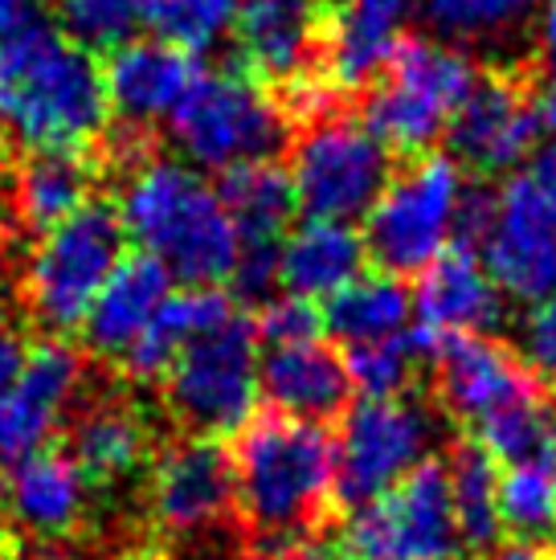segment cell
<instances>
[{
    "label": "cell",
    "instance_id": "ac0fdd59",
    "mask_svg": "<svg viewBox=\"0 0 556 560\" xmlns=\"http://www.w3.org/2000/svg\"><path fill=\"white\" fill-rule=\"evenodd\" d=\"M201 70L205 66L193 54L160 37H131L127 46L111 49L103 66L107 103L127 127H148L155 119H169Z\"/></svg>",
    "mask_w": 556,
    "mask_h": 560
},
{
    "label": "cell",
    "instance_id": "4316f807",
    "mask_svg": "<svg viewBox=\"0 0 556 560\" xmlns=\"http://www.w3.org/2000/svg\"><path fill=\"white\" fill-rule=\"evenodd\" d=\"M217 197L242 242H278L299 209L291 172L278 168L275 160H254V164L221 172Z\"/></svg>",
    "mask_w": 556,
    "mask_h": 560
},
{
    "label": "cell",
    "instance_id": "bcb514c9",
    "mask_svg": "<svg viewBox=\"0 0 556 560\" xmlns=\"http://www.w3.org/2000/svg\"><path fill=\"white\" fill-rule=\"evenodd\" d=\"M548 560H556V545H553V557H548Z\"/></svg>",
    "mask_w": 556,
    "mask_h": 560
},
{
    "label": "cell",
    "instance_id": "8992f818",
    "mask_svg": "<svg viewBox=\"0 0 556 560\" xmlns=\"http://www.w3.org/2000/svg\"><path fill=\"white\" fill-rule=\"evenodd\" d=\"M471 209L475 197L459 160L417 156L389 176L381 197L364 213L369 258L397 279L421 275L447 249H454V237L471 230Z\"/></svg>",
    "mask_w": 556,
    "mask_h": 560
},
{
    "label": "cell",
    "instance_id": "d6986e66",
    "mask_svg": "<svg viewBox=\"0 0 556 560\" xmlns=\"http://www.w3.org/2000/svg\"><path fill=\"white\" fill-rule=\"evenodd\" d=\"M417 0H332L324 30L327 74L344 91H360L385 74L402 49L405 21Z\"/></svg>",
    "mask_w": 556,
    "mask_h": 560
},
{
    "label": "cell",
    "instance_id": "7a4b0ae2",
    "mask_svg": "<svg viewBox=\"0 0 556 560\" xmlns=\"http://www.w3.org/2000/svg\"><path fill=\"white\" fill-rule=\"evenodd\" d=\"M127 237L188 287H217L233 275L242 237L201 172L181 160H139L119 201Z\"/></svg>",
    "mask_w": 556,
    "mask_h": 560
},
{
    "label": "cell",
    "instance_id": "ba28073f",
    "mask_svg": "<svg viewBox=\"0 0 556 560\" xmlns=\"http://www.w3.org/2000/svg\"><path fill=\"white\" fill-rule=\"evenodd\" d=\"M172 143L197 172H230L270 160L287 140V115L246 74L201 70L169 115Z\"/></svg>",
    "mask_w": 556,
    "mask_h": 560
},
{
    "label": "cell",
    "instance_id": "836d02e7",
    "mask_svg": "<svg viewBox=\"0 0 556 560\" xmlns=\"http://www.w3.org/2000/svg\"><path fill=\"white\" fill-rule=\"evenodd\" d=\"M58 30L86 54L127 46L143 25V0H54Z\"/></svg>",
    "mask_w": 556,
    "mask_h": 560
},
{
    "label": "cell",
    "instance_id": "52a82bcc",
    "mask_svg": "<svg viewBox=\"0 0 556 560\" xmlns=\"http://www.w3.org/2000/svg\"><path fill=\"white\" fill-rule=\"evenodd\" d=\"M475 82L479 74L463 46H450L442 37L402 42L364 103V124L389 152L426 156L442 136H450V124Z\"/></svg>",
    "mask_w": 556,
    "mask_h": 560
},
{
    "label": "cell",
    "instance_id": "83f0119b",
    "mask_svg": "<svg viewBox=\"0 0 556 560\" xmlns=\"http://www.w3.org/2000/svg\"><path fill=\"white\" fill-rule=\"evenodd\" d=\"M94 172L78 152H33L13 185L16 218L30 230H54L91 205Z\"/></svg>",
    "mask_w": 556,
    "mask_h": 560
},
{
    "label": "cell",
    "instance_id": "d6a6232c",
    "mask_svg": "<svg viewBox=\"0 0 556 560\" xmlns=\"http://www.w3.org/2000/svg\"><path fill=\"white\" fill-rule=\"evenodd\" d=\"M143 25L197 58L238 30V0H143Z\"/></svg>",
    "mask_w": 556,
    "mask_h": 560
},
{
    "label": "cell",
    "instance_id": "60d3db41",
    "mask_svg": "<svg viewBox=\"0 0 556 560\" xmlns=\"http://www.w3.org/2000/svg\"><path fill=\"white\" fill-rule=\"evenodd\" d=\"M42 0H0V37L21 33L25 25L42 21Z\"/></svg>",
    "mask_w": 556,
    "mask_h": 560
},
{
    "label": "cell",
    "instance_id": "e0dca14e",
    "mask_svg": "<svg viewBox=\"0 0 556 560\" xmlns=\"http://www.w3.org/2000/svg\"><path fill=\"white\" fill-rule=\"evenodd\" d=\"M233 503V458L213 438H193L160 454L152 475V515L169 532L213 528Z\"/></svg>",
    "mask_w": 556,
    "mask_h": 560
},
{
    "label": "cell",
    "instance_id": "ffe728a7",
    "mask_svg": "<svg viewBox=\"0 0 556 560\" xmlns=\"http://www.w3.org/2000/svg\"><path fill=\"white\" fill-rule=\"evenodd\" d=\"M172 275L169 266L131 249L119 258V266L111 270V279L103 282V291L94 295L91 312L82 319V336L91 343V352L107 360H124L127 348L143 336V327L152 324L155 312L164 307V299L172 295Z\"/></svg>",
    "mask_w": 556,
    "mask_h": 560
},
{
    "label": "cell",
    "instance_id": "44dd1931",
    "mask_svg": "<svg viewBox=\"0 0 556 560\" xmlns=\"http://www.w3.org/2000/svg\"><path fill=\"white\" fill-rule=\"evenodd\" d=\"M327 0H238V42L246 62L278 82H299L324 46Z\"/></svg>",
    "mask_w": 556,
    "mask_h": 560
},
{
    "label": "cell",
    "instance_id": "5b68a950",
    "mask_svg": "<svg viewBox=\"0 0 556 560\" xmlns=\"http://www.w3.org/2000/svg\"><path fill=\"white\" fill-rule=\"evenodd\" d=\"M471 234L508 299L536 303L556 295V140L508 172L495 197H475Z\"/></svg>",
    "mask_w": 556,
    "mask_h": 560
},
{
    "label": "cell",
    "instance_id": "d590c367",
    "mask_svg": "<svg viewBox=\"0 0 556 560\" xmlns=\"http://www.w3.org/2000/svg\"><path fill=\"white\" fill-rule=\"evenodd\" d=\"M516 343H520V364L528 373L556 385V295L528 303Z\"/></svg>",
    "mask_w": 556,
    "mask_h": 560
},
{
    "label": "cell",
    "instance_id": "8d00e7d4",
    "mask_svg": "<svg viewBox=\"0 0 556 560\" xmlns=\"http://www.w3.org/2000/svg\"><path fill=\"white\" fill-rule=\"evenodd\" d=\"M324 331V319L315 315L308 299L299 295H278L270 299L258 315V340L266 348H278V343H299V340H315Z\"/></svg>",
    "mask_w": 556,
    "mask_h": 560
},
{
    "label": "cell",
    "instance_id": "f1b7e54d",
    "mask_svg": "<svg viewBox=\"0 0 556 560\" xmlns=\"http://www.w3.org/2000/svg\"><path fill=\"white\" fill-rule=\"evenodd\" d=\"M148 454V425L131 405L99 401L82 409L70 430V458L86 479H124Z\"/></svg>",
    "mask_w": 556,
    "mask_h": 560
},
{
    "label": "cell",
    "instance_id": "8fae6325",
    "mask_svg": "<svg viewBox=\"0 0 556 560\" xmlns=\"http://www.w3.org/2000/svg\"><path fill=\"white\" fill-rule=\"evenodd\" d=\"M336 442V495L344 503H369L430 463L438 446V418L409 393L360 397L344 413Z\"/></svg>",
    "mask_w": 556,
    "mask_h": 560
},
{
    "label": "cell",
    "instance_id": "484cf974",
    "mask_svg": "<svg viewBox=\"0 0 556 560\" xmlns=\"http://www.w3.org/2000/svg\"><path fill=\"white\" fill-rule=\"evenodd\" d=\"M409 324H414V291H405L402 279L389 270L356 275L344 291L327 299L324 312V327L348 348L409 336Z\"/></svg>",
    "mask_w": 556,
    "mask_h": 560
},
{
    "label": "cell",
    "instance_id": "603a6c76",
    "mask_svg": "<svg viewBox=\"0 0 556 560\" xmlns=\"http://www.w3.org/2000/svg\"><path fill=\"white\" fill-rule=\"evenodd\" d=\"M364 262L369 246L352 221L308 218L278 242V287L308 303L332 299L356 275H364Z\"/></svg>",
    "mask_w": 556,
    "mask_h": 560
},
{
    "label": "cell",
    "instance_id": "f6af8a7d",
    "mask_svg": "<svg viewBox=\"0 0 556 560\" xmlns=\"http://www.w3.org/2000/svg\"><path fill=\"white\" fill-rule=\"evenodd\" d=\"M0 503H4V482H0Z\"/></svg>",
    "mask_w": 556,
    "mask_h": 560
},
{
    "label": "cell",
    "instance_id": "7c38bea8",
    "mask_svg": "<svg viewBox=\"0 0 556 560\" xmlns=\"http://www.w3.org/2000/svg\"><path fill=\"white\" fill-rule=\"evenodd\" d=\"M463 552L442 463H426L393 491L352 508L340 532L344 560H463Z\"/></svg>",
    "mask_w": 556,
    "mask_h": 560
},
{
    "label": "cell",
    "instance_id": "7bdbcfd3",
    "mask_svg": "<svg viewBox=\"0 0 556 560\" xmlns=\"http://www.w3.org/2000/svg\"><path fill=\"white\" fill-rule=\"evenodd\" d=\"M483 560H548L544 552L532 548V540H516V545H499V548H487V557Z\"/></svg>",
    "mask_w": 556,
    "mask_h": 560
},
{
    "label": "cell",
    "instance_id": "d4e9b609",
    "mask_svg": "<svg viewBox=\"0 0 556 560\" xmlns=\"http://www.w3.org/2000/svg\"><path fill=\"white\" fill-rule=\"evenodd\" d=\"M4 499L30 532L62 536L74 528L82 508H86V475L78 470L70 454L42 451L25 458L21 467H13Z\"/></svg>",
    "mask_w": 556,
    "mask_h": 560
},
{
    "label": "cell",
    "instance_id": "cb8c5ba5",
    "mask_svg": "<svg viewBox=\"0 0 556 560\" xmlns=\"http://www.w3.org/2000/svg\"><path fill=\"white\" fill-rule=\"evenodd\" d=\"M238 312L230 295H221L217 287H188V291H172L164 299V307L155 312V319L143 327L124 357V369L136 381H160L169 376V369L176 364V357L185 352L188 343L197 340L201 331H209L213 324L230 319Z\"/></svg>",
    "mask_w": 556,
    "mask_h": 560
},
{
    "label": "cell",
    "instance_id": "e575fe53",
    "mask_svg": "<svg viewBox=\"0 0 556 560\" xmlns=\"http://www.w3.org/2000/svg\"><path fill=\"white\" fill-rule=\"evenodd\" d=\"M417 357H421V343L409 336L397 340H377L348 348V376H352V389L360 397H397L409 389V381L417 373Z\"/></svg>",
    "mask_w": 556,
    "mask_h": 560
},
{
    "label": "cell",
    "instance_id": "2e32d148",
    "mask_svg": "<svg viewBox=\"0 0 556 560\" xmlns=\"http://www.w3.org/2000/svg\"><path fill=\"white\" fill-rule=\"evenodd\" d=\"M503 303L508 295L471 249H447L417 275L414 287V319H421L433 343L495 331L503 324Z\"/></svg>",
    "mask_w": 556,
    "mask_h": 560
},
{
    "label": "cell",
    "instance_id": "4fadbf2b",
    "mask_svg": "<svg viewBox=\"0 0 556 560\" xmlns=\"http://www.w3.org/2000/svg\"><path fill=\"white\" fill-rule=\"evenodd\" d=\"M287 172L299 209H308V218L356 221L381 197L393 164L389 148L372 136L364 119L320 115L308 131H299Z\"/></svg>",
    "mask_w": 556,
    "mask_h": 560
},
{
    "label": "cell",
    "instance_id": "b9f144b4",
    "mask_svg": "<svg viewBox=\"0 0 556 560\" xmlns=\"http://www.w3.org/2000/svg\"><path fill=\"white\" fill-rule=\"evenodd\" d=\"M275 560H344V557H340V545H324V540L299 536L291 545L275 548Z\"/></svg>",
    "mask_w": 556,
    "mask_h": 560
},
{
    "label": "cell",
    "instance_id": "f546056e",
    "mask_svg": "<svg viewBox=\"0 0 556 560\" xmlns=\"http://www.w3.org/2000/svg\"><path fill=\"white\" fill-rule=\"evenodd\" d=\"M499 520L520 540L556 532V430L499 475Z\"/></svg>",
    "mask_w": 556,
    "mask_h": 560
},
{
    "label": "cell",
    "instance_id": "ee69618b",
    "mask_svg": "<svg viewBox=\"0 0 556 560\" xmlns=\"http://www.w3.org/2000/svg\"><path fill=\"white\" fill-rule=\"evenodd\" d=\"M4 299H9V295H4V279H0V307H4Z\"/></svg>",
    "mask_w": 556,
    "mask_h": 560
},
{
    "label": "cell",
    "instance_id": "3957f363",
    "mask_svg": "<svg viewBox=\"0 0 556 560\" xmlns=\"http://www.w3.org/2000/svg\"><path fill=\"white\" fill-rule=\"evenodd\" d=\"M332 491L336 442L320 421L270 413L242 430L233 451V503L270 552L308 536Z\"/></svg>",
    "mask_w": 556,
    "mask_h": 560
},
{
    "label": "cell",
    "instance_id": "9c48e42d",
    "mask_svg": "<svg viewBox=\"0 0 556 560\" xmlns=\"http://www.w3.org/2000/svg\"><path fill=\"white\" fill-rule=\"evenodd\" d=\"M263 397L258 327L233 312L188 343L169 369V405L197 438L242 434Z\"/></svg>",
    "mask_w": 556,
    "mask_h": 560
},
{
    "label": "cell",
    "instance_id": "ab89813d",
    "mask_svg": "<svg viewBox=\"0 0 556 560\" xmlns=\"http://www.w3.org/2000/svg\"><path fill=\"white\" fill-rule=\"evenodd\" d=\"M25 360H30V340H25L9 319H0V397L16 385Z\"/></svg>",
    "mask_w": 556,
    "mask_h": 560
},
{
    "label": "cell",
    "instance_id": "1f68e13d",
    "mask_svg": "<svg viewBox=\"0 0 556 560\" xmlns=\"http://www.w3.org/2000/svg\"><path fill=\"white\" fill-rule=\"evenodd\" d=\"M447 487L466 548L491 545L503 528V520H499V470H495L491 454L483 446L454 451L447 463Z\"/></svg>",
    "mask_w": 556,
    "mask_h": 560
},
{
    "label": "cell",
    "instance_id": "4dcf8cb0",
    "mask_svg": "<svg viewBox=\"0 0 556 560\" xmlns=\"http://www.w3.org/2000/svg\"><path fill=\"white\" fill-rule=\"evenodd\" d=\"M544 0H417L433 37L450 46H503L541 13Z\"/></svg>",
    "mask_w": 556,
    "mask_h": 560
},
{
    "label": "cell",
    "instance_id": "f35d334b",
    "mask_svg": "<svg viewBox=\"0 0 556 560\" xmlns=\"http://www.w3.org/2000/svg\"><path fill=\"white\" fill-rule=\"evenodd\" d=\"M536 58H541V124L556 136V0H544L536 13Z\"/></svg>",
    "mask_w": 556,
    "mask_h": 560
},
{
    "label": "cell",
    "instance_id": "74e56055",
    "mask_svg": "<svg viewBox=\"0 0 556 560\" xmlns=\"http://www.w3.org/2000/svg\"><path fill=\"white\" fill-rule=\"evenodd\" d=\"M233 287L246 299H266L278 287V242H242L233 262Z\"/></svg>",
    "mask_w": 556,
    "mask_h": 560
},
{
    "label": "cell",
    "instance_id": "277c9868",
    "mask_svg": "<svg viewBox=\"0 0 556 560\" xmlns=\"http://www.w3.org/2000/svg\"><path fill=\"white\" fill-rule=\"evenodd\" d=\"M438 348V393L466 421L491 458H524L556 430V418L536 381L508 348L487 336H454Z\"/></svg>",
    "mask_w": 556,
    "mask_h": 560
},
{
    "label": "cell",
    "instance_id": "6da1fadb",
    "mask_svg": "<svg viewBox=\"0 0 556 560\" xmlns=\"http://www.w3.org/2000/svg\"><path fill=\"white\" fill-rule=\"evenodd\" d=\"M107 82L94 54L46 16L0 37V131L30 152H78L107 127Z\"/></svg>",
    "mask_w": 556,
    "mask_h": 560
},
{
    "label": "cell",
    "instance_id": "7402d4cb",
    "mask_svg": "<svg viewBox=\"0 0 556 560\" xmlns=\"http://www.w3.org/2000/svg\"><path fill=\"white\" fill-rule=\"evenodd\" d=\"M352 393L348 364L336 348H327L320 336L299 343L266 348L263 357V397L278 413L299 421L336 418Z\"/></svg>",
    "mask_w": 556,
    "mask_h": 560
},
{
    "label": "cell",
    "instance_id": "9a60e30c",
    "mask_svg": "<svg viewBox=\"0 0 556 560\" xmlns=\"http://www.w3.org/2000/svg\"><path fill=\"white\" fill-rule=\"evenodd\" d=\"M536 98L511 79H479L450 124V143L479 172H516L541 148Z\"/></svg>",
    "mask_w": 556,
    "mask_h": 560
},
{
    "label": "cell",
    "instance_id": "5bb4252c",
    "mask_svg": "<svg viewBox=\"0 0 556 560\" xmlns=\"http://www.w3.org/2000/svg\"><path fill=\"white\" fill-rule=\"evenodd\" d=\"M82 389V357L70 343L46 340L30 348L16 385L0 397V467H21L46 451L66 405Z\"/></svg>",
    "mask_w": 556,
    "mask_h": 560
},
{
    "label": "cell",
    "instance_id": "30bf717a",
    "mask_svg": "<svg viewBox=\"0 0 556 560\" xmlns=\"http://www.w3.org/2000/svg\"><path fill=\"white\" fill-rule=\"evenodd\" d=\"M124 242V218L111 205H86L62 225L46 230L25 270V303L33 319L54 336L82 327L94 295L127 254Z\"/></svg>",
    "mask_w": 556,
    "mask_h": 560
}]
</instances>
